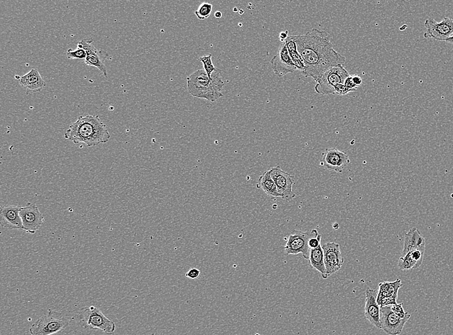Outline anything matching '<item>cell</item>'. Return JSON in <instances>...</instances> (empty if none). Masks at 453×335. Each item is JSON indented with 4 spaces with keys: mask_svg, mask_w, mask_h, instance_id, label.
<instances>
[{
    "mask_svg": "<svg viewBox=\"0 0 453 335\" xmlns=\"http://www.w3.org/2000/svg\"><path fill=\"white\" fill-rule=\"evenodd\" d=\"M291 36L304 61L305 68L301 74L305 78L317 82L327 70L346 62V58L334 50L329 34L325 31L313 29L305 35Z\"/></svg>",
    "mask_w": 453,
    "mask_h": 335,
    "instance_id": "cell-1",
    "label": "cell"
},
{
    "mask_svg": "<svg viewBox=\"0 0 453 335\" xmlns=\"http://www.w3.org/2000/svg\"><path fill=\"white\" fill-rule=\"evenodd\" d=\"M65 138L75 144H85L88 147L106 143L110 139L107 126L99 115H80L65 133Z\"/></svg>",
    "mask_w": 453,
    "mask_h": 335,
    "instance_id": "cell-2",
    "label": "cell"
},
{
    "mask_svg": "<svg viewBox=\"0 0 453 335\" xmlns=\"http://www.w3.org/2000/svg\"><path fill=\"white\" fill-rule=\"evenodd\" d=\"M187 85L188 92L192 97L214 102L223 97L225 82L222 72L219 69L210 78L204 70H198L187 77Z\"/></svg>",
    "mask_w": 453,
    "mask_h": 335,
    "instance_id": "cell-3",
    "label": "cell"
},
{
    "mask_svg": "<svg viewBox=\"0 0 453 335\" xmlns=\"http://www.w3.org/2000/svg\"><path fill=\"white\" fill-rule=\"evenodd\" d=\"M78 318L81 327L86 330H99L108 334L114 333L115 323L105 315L101 310L94 306L83 307Z\"/></svg>",
    "mask_w": 453,
    "mask_h": 335,
    "instance_id": "cell-4",
    "label": "cell"
},
{
    "mask_svg": "<svg viewBox=\"0 0 453 335\" xmlns=\"http://www.w3.org/2000/svg\"><path fill=\"white\" fill-rule=\"evenodd\" d=\"M69 325V319L62 313L50 309L48 313L33 323L30 328V333L31 335H53L63 331Z\"/></svg>",
    "mask_w": 453,
    "mask_h": 335,
    "instance_id": "cell-5",
    "label": "cell"
},
{
    "mask_svg": "<svg viewBox=\"0 0 453 335\" xmlns=\"http://www.w3.org/2000/svg\"><path fill=\"white\" fill-rule=\"evenodd\" d=\"M349 76L350 74L343 65L331 67L317 81L315 90L319 94H335V87L340 84H344Z\"/></svg>",
    "mask_w": 453,
    "mask_h": 335,
    "instance_id": "cell-6",
    "label": "cell"
},
{
    "mask_svg": "<svg viewBox=\"0 0 453 335\" xmlns=\"http://www.w3.org/2000/svg\"><path fill=\"white\" fill-rule=\"evenodd\" d=\"M316 229L308 232L294 230L288 237L285 251L287 255H298L302 253L303 258L309 260L310 250L309 243L310 239L319 235Z\"/></svg>",
    "mask_w": 453,
    "mask_h": 335,
    "instance_id": "cell-7",
    "label": "cell"
},
{
    "mask_svg": "<svg viewBox=\"0 0 453 335\" xmlns=\"http://www.w3.org/2000/svg\"><path fill=\"white\" fill-rule=\"evenodd\" d=\"M411 317L409 313L404 318L398 317L389 306L380 307V322L381 329L388 335H398L402 332L405 323Z\"/></svg>",
    "mask_w": 453,
    "mask_h": 335,
    "instance_id": "cell-8",
    "label": "cell"
},
{
    "mask_svg": "<svg viewBox=\"0 0 453 335\" xmlns=\"http://www.w3.org/2000/svg\"><path fill=\"white\" fill-rule=\"evenodd\" d=\"M92 43V40L80 41L78 43V47L85 49L87 52V57L85 60L86 65L97 68L103 72L105 78H108L105 62L109 57V54L103 50L97 49Z\"/></svg>",
    "mask_w": 453,
    "mask_h": 335,
    "instance_id": "cell-9",
    "label": "cell"
},
{
    "mask_svg": "<svg viewBox=\"0 0 453 335\" xmlns=\"http://www.w3.org/2000/svg\"><path fill=\"white\" fill-rule=\"evenodd\" d=\"M270 172L281 198L289 201L296 198V194L292 189L293 185L296 184L294 177L288 172L283 171L280 166L272 168Z\"/></svg>",
    "mask_w": 453,
    "mask_h": 335,
    "instance_id": "cell-10",
    "label": "cell"
},
{
    "mask_svg": "<svg viewBox=\"0 0 453 335\" xmlns=\"http://www.w3.org/2000/svg\"><path fill=\"white\" fill-rule=\"evenodd\" d=\"M424 26L426 31L425 38H432L437 41H445L453 35V20L444 17L440 22L432 18L425 20Z\"/></svg>",
    "mask_w": 453,
    "mask_h": 335,
    "instance_id": "cell-11",
    "label": "cell"
},
{
    "mask_svg": "<svg viewBox=\"0 0 453 335\" xmlns=\"http://www.w3.org/2000/svg\"><path fill=\"white\" fill-rule=\"evenodd\" d=\"M24 230L31 234H35L44 225L45 219L35 204L29 203L21 207L20 212Z\"/></svg>",
    "mask_w": 453,
    "mask_h": 335,
    "instance_id": "cell-12",
    "label": "cell"
},
{
    "mask_svg": "<svg viewBox=\"0 0 453 335\" xmlns=\"http://www.w3.org/2000/svg\"><path fill=\"white\" fill-rule=\"evenodd\" d=\"M350 163L347 153L336 148L325 149L321 157V165L330 171L342 173Z\"/></svg>",
    "mask_w": 453,
    "mask_h": 335,
    "instance_id": "cell-13",
    "label": "cell"
},
{
    "mask_svg": "<svg viewBox=\"0 0 453 335\" xmlns=\"http://www.w3.org/2000/svg\"><path fill=\"white\" fill-rule=\"evenodd\" d=\"M326 271L328 277L339 271L343 266L344 259L339 244L327 243L322 246Z\"/></svg>",
    "mask_w": 453,
    "mask_h": 335,
    "instance_id": "cell-14",
    "label": "cell"
},
{
    "mask_svg": "<svg viewBox=\"0 0 453 335\" xmlns=\"http://www.w3.org/2000/svg\"><path fill=\"white\" fill-rule=\"evenodd\" d=\"M271 65L276 75L280 78L297 71L285 43L281 44L278 54L271 61Z\"/></svg>",
    "mask_w": 453,
    "mask_h": 335,
    "instance_id": "cell-15",
    "label": "cell"
},
{
    "mask_svg": "<svg viewBox=\"0 0 453 335\" xmlns=\"http://www.w3.org/2000/svg\"><path fill=\"white\" fill-rule=\"evenodd\" d=\"M402 286L403 284L399 278L394 282H380L377 298L380 307L397 304L396 299L398 298V292Z\"/></svg>",
    "mask_w": 453,
    "mask_h": 335,
    "instance_id": "cell-16",
    "label": "cell"
},
{
    "mask_svg": "<svg viewBox=\"0 0 453 335\" xmlns=\"http://www.w3.org/2000/svg\"><path fill=\"white\" fill-rule=\"evenodd\" d=\"M20 206L4 205L1 207V220L2 227L8 230H23Z\"/></svg>",
    "mask_w": 453,
    "mask_h": 335,
    "instance_id": "cell-17",
    "label": "cell"
},
{
    "mask_svg": "<svg viewBox=\"0 0 453 335\" xmlns=\"http://www.w3.org/2000/svg\"><path fill=\"white\" fill-rule=\"evenodd\" d=\"M377 291L374 289L368 288L366 291V304L364 307V314L367 320L378 329H381L380 322V307L378 304Z\"/></svg>",
    "mask_w": 453,
    "mask_h": 335,
    "instance_id": "cell-18",
    "label": "cell"
},
{
    "mask_svg": "<svg viewBox=\"0 0 453 335\" xmlns=\"http://www.w3.org/2000/svg\"><path fill=\"white\" fill-rule=\"evenodd\" d=\"M18 82L27 93L42 91L47 85L37 69H33L25 75L19 77Z\"/></svg>",
    "mask_w": 453,
    "mask_h": 335,
    "instance_id": "cell-19",
    "label": "cell"
},
{
    "mask_svg": "<svg viewBox=\"0 0 453 335\" xmlns=\"http://www.w3.org/2000/svg\"><path fill=\"white\" fill-rule=\"evenodd\" d=\"M424 252V248L416 249L401 256L398 260V268L402 271H409L420 268L423 262Z\"/></svg>",
    "mask_w": 453,
    "mask_h": 335,
    "instance_id": "cell-20",
    "label": "cell"
},
{
    "mask_svg": "<svg viewBox=\"0 0 453 335\" xmlns=\"http://www.w3.org/2000/svg\"><path fill=\"white\" fill-rule=\"evenodd\" d=\"M426 241L416 228H411L404 236V249L402 256L416 249H425Z\"/></svg>",
    "mask_w": 453,
    "mask_h": 335,
    "instance_id": "cell-21",
    "label": "cell"
},
{
    "mask_svg": "<svg viewBox=\"0 0 453 335\" xmlns=\"http://www.w3.org/2000/svg\"><path fill=\"white\" fill-rule=\"evenodd\" d=\"M309 260L312 268L319 271L324 279H327L328 276L326 271L324 252L321 244L318 248L310 249Z\"/></svg>",
    "mask_w": 453,
    "mask_h": 335,
    "instance_id": "cell-22",
    "label": "cell"
},
{
    "mask_svg": "<svg viewBox=\"0 0 453 335\" xmlns=\"http://www.w3.org/2000/svg\"><path fill=\"white\" fill-rule=\"evenodd\" d=\"M258 189H262L267 196L273 198H281L275 181L272 178L270 170L265 172L258 180Z\"/></svg>",
    "mask_w": 453,
    "mask_h": 335,
    "instance_id": "cell-23",
    "label": "cell"
},
{
    "mask_svg": "<svg viewBox=\"0 0 453 335\" xmlns=\"http://www.w3.org/2000/svg\"><path fill=\"white\" fill-rule=\"evenodd\" d=\"M285 44L297 70L302 73L304 71L305 65L304 61H303L300 54L299 53L295 41L293 40L291 36H289Z\"/></svg>",
    "mask_w": 453,
    "mask_h": 335,
    "instance_id": "cell-24",
    "label": "cell"
},
{
    "mask_svg": "<svg viewBox=\"0 0 453 335\" xmlns=\"http://www.w3.org/2000/svg\"><path fill=\"white\" fill-rule=\"evenodd\" d=\"M212 5L207 3V2H203L199 6L197 11H195V15L196 17L200 20H204L207 19L210 17V14L212 13Z\"/></svg>",
    "mask_w": 453,
    "mask_h": 335,
    "instance_id": "cell-25",
    "label": "cell"
},
{
    "mask_svg": "<svg viewBox=\"0 0 453 335\" xmlns=\"http://www.w3.org/2000/svg\"><path fill=\"white\" fill-rule=\"evenodd\" d=\"M199 61L202 62L203 67H204V71L207 73L208 76L210 78L212 74L214 73L217 68L214 67L213 63L212 62V55L210 54L209 56H202L198 59Z\"/></svg>",
    "mask_w": 453,
    "mask_h": 335,
    "instance_id": "cell-26",
    "label": "cell"
},
{
    "mask_svg": "<svg viewBox=\"0 0 453 335\" xmlns=\"http://www.w3.org/2000/svg\"><path fill=\"white\" fill-rule=\"evenodd\" d=\"M67 57L70 60H85L87 57L85 49L78 47L76 49H69L67 52Z\"/></svg>",
    "mask_w": 453,
    "mask_h": 335,
    "instance_id": "cell-27",
    "label": "cell"
},
{
    "mask_svg": "<svg viewBox=\"0 0 453 335\" xmlns=\"http://www.w3.org/2000/svg\"><path fill=\"white\" fill-rule=\"evenodd\" d=\"M391 310L393 311V313L396 314L401 318H404L405 316L407 315V312H405L404 308H403V304L402 303H400V304H397L395 305H391Z\"/></svg>",
    "mask_w": 453,
    "mask_h": 335,
    "instance_id": "cell-28",
    "label": "cell"
},
{
    "mask_svg": "<svg viewBox=\"0 0 453 335\" xmlns=\"http://www.w3.org/2000/svg\"><path fill=\"white\" fill-rule=\"evenodd\" d=\"M352 92L345 87L344 84H340L335 87V94L339 95V96H344Z\"/></svg>",
    "mask_w": 453,
    "mask_h": 335,
    "instance_id": "cell-29",
    "label": "cell"
},
{
    "mask_svg": "<svg viewBox=\"0 0 453 335\" xmlns=\"http://www.w3.org/2000/svg\"><path fill=\"white\" fill-rule=\"evenodd\" d=\"M344 85L345 86V87L347 88L349 90H350L351 92H356L357 91L356 85H355L354 83L353 82L352 76L348 77L347 79H346L345 82L344 83Z\"/></svg>",
    "mask_w": 453,
    "mask_h": 335,
    "instance_id": "cell-30",
    "label": "cell"
},
{
    "mask_svg": "<svg viewBox=\"0 0 453 335\" xmlns=\"http://www.w3.org/2000/svg\"><path fill=\"white\" fill-rule=\"evenodd\" d=\"M200 271L198 269L193 268L190 269V270L185 274V277L190 278V279L194 280L200 277Z\"/></svg>",
    "mask_w": 453,
    "mask_h": 335,
    "instance_id": "cell-31",
    "label": "cell"
},
{
    "mask_svg": "<svg viewBox=\"0 0 453 335\" xmlns=\"http://www.w3.org/2000/svg\"><path fill=\"white\" fill-rule=\"evenodd\" d=\"M321 235H319L318 237H314V238L310 240L309 243V248L310 249L318 248L319 246L321 245Z\"/></svg>",
    "mask_w": 453,
    "mask_h": 335,
    "instance_id": "cell-32",
    "label": "cell"
},
{
    "mask_svg": "<svg viewBox=\"0 0 453 335\" xmlns=\"http://www.w3.org/2000/svg\"><path fill=\"white\" fill-rule=\"evenodd\" d=\"M289 37V31H282L280 33V40L282 43H285V42H286L288 38Z\"/></svg>",
    "mask_w": 453,
    "mask_h": 335,
    "instance_id": "cell-33",
    "label": "cell"
},
{
    "mask_svg": "<svg viewBox=\"0 0 453 335\" xmlns=\"http://www.w3.org/2000/svg\"><path fill=\"white\" fill-rule=\"evenodd\" d=\"M352 81L357 87H359L362 83V80L361 76L358 75H352Z\"/></svg>",
    "mask_w": 453,
    "mask_h": 335,
    "instance_id": "cell-34",
    "label": "cell"
},
{
    "mask_svg": "<svg viewBox=\"0 0 453 335\" xmlns=\"http://www.w3.org/2000/svg\"><path fill=\"white\" fill-rule=\"evenodd\" d=\"M214 17L219 19V18L222 17V13H221L220 11H216L214 14Z\"/></svg>",
    "mask_w": 453,
    "mask_h": 335,
    "instance_id": "cell-35",
    "label": "cell"
},
{
    "mask_svg": "<svg viewBox=\"0 0 453 335\" xmlns=\"http://www.w3.org/2000/svg\"><path fill=\"white\" fill-rule=\"evenodd\" d=\"M445 42L448 43V44L453 45V35L448 38V39L446 40Z\"/></svg>",
    "mask_w": 453,
    "mask_h": 335,
    "instance_id": "cell-36",
    "label": "cell"
},
{
    "mask_svg": "<svg viewBox=\"0 0 453 335\" xmlns=\"http://www.w3.org/2000/svg\"><path fill=\"white\" fill-rule=\"evenodd\" d=\"M333 228H334V229H335V230L338 229V228H339L338 224L335 223L334 225H333Z\"/></svg>",
    "mask_w": 453,
    "mask_h": 335,
    "instance_id": "cell-37",
    "label": "cell"
}]
</instances>
